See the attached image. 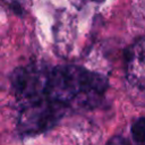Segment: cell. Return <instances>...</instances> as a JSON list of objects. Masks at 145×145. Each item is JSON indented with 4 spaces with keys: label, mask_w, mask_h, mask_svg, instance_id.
I'll return each mask as SVG.
<instances>
[{
    "label": "cell",
    "mask_w": 145,
    "mask_h": 145,
    "mask_svg": "<svg viewBox=\"0 0 145 145\" xmlns=\"http://www.w3.org/2000/svg\"><path fill=\"white\" fill-rule=\"evenodd\" d=\"M106 88L103 75L74 65H60L50 68L46 96L67 109H91L100 104Z\"/></svg>",
    "instance_id": "obj_1"
},
{
    "label": "cell",
    "mask_w": 145,
    "mask_h": 145,
    "mask_svg": "<svg viewBox=\"0 0 145 145\" xmlns=\"http://www.w3.org/2000/svg\"><path fill=\"white\" fill-rule=\"evenodd\" d=\"M127 75L133 82L145 67V37L137 40L127 52Z\"/></svg>",
    "instance_id": "obj_4"
},
{
    "label": "cell",
    "mask_w": 145,
    "mask_h": 145,
    "mask_svg": "<svg viewBox=\"0 0 145 145\" xmlns=\"http://www.w3.org/2000/svg\"><path fill=\"white\" fill-rule=\"evenodd\" d=\"M91 1H94V2H103L104 0H91Z\"/></svg>",
    "instance_id": "obj_8"
},
{
    "label": "cell",
    "mask_w": 145,
    "mask_h": 145,
    "mask_svg": "<svg viewBox=\"0 0 145 145\" xmlns=\"http://www.w3.org/2000/svg\"><path fill=\"white\" fill-rule=\"evenodd\" d=\"M67 108L44 97L20 105L18 130L23 135H37L53 128L63 117Z\"/></svg>",
    "instance_id": "obj_2"
},
{
    "label": "cell",
    "mask_w": 145,
    "mask_h": 145,
    "mask_svg": "<svg viewBox=\"0 0 145 145\" xmlns=\"http://www.w3.org/2000/svg\"><path fill=\"white\" fill-rule=\"evenodd\" d=\"M50 68L40 63H29L15 69L11 87L20 105L48 97L46 88Z\"/></svg>",
    "instance_id": "obj_3"
},
{
    "label": "cell",
    "mask_w": 145,
    "mask_h": 145,
    "mask_svg": "<svg viewBox=\"0 0 145 145\" xmlns=\"http://www.w3.org/2000/svg\"><path fill=\"white\" fill-rule=\"evenodd\" d=\"M131 136L136 145H145V117L138 118L133 123Z\"/></svg>",
    "instance_id": "obj_5"
},
{
    "label": "cell",
    "mask_w": 145,
    "mask_h": 145,
    "mask_svg": "<svg viewBox=\"0 0 145 145\" xmlns=\"http://www.w3.org/2000/svg\"><path fill=\"white\" fill-rule=\"evenodd\" d=\"M108 145H128V144L125 142V139H123V138L116 137V138H112Z\"/></svg>",
    "instance_id": "obj_7"
},
{
    "label": "cell",
    "mask_w": 145,
    "mask_h": 145,
    "mask_svg": "<svg viewBox=\"0 0 145 145\" xmlns=\"http://www.w3.org/2000/svg\"><path fill=\"white\" fill-rule=\"evenodd\" d=\"M8 7L11 8V10H14L16 14L18 15H22L23 11L25 10L24 9V0H3Z\"/></svg>",
    "instance_id": "obj_6"
}]
</instances>
